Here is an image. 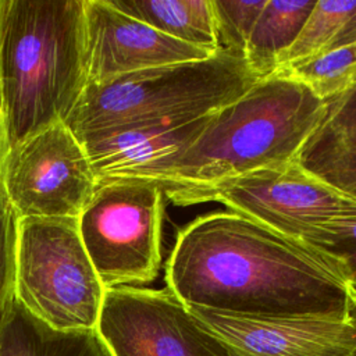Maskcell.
Here are the masks:
<instances>
[{
  "mask_svg": "<svg viewBox=\"0 0 356 356\" xmlns=\"http://www.w3.org/2000/svg\"><path fill=\"white\" fill-rule=\"evenodd\" d=\"M165 284L188 307L257 317L345 320L352 291L332 257L231 210L179 229Z\"/></svg>",
  "mask_w": 356,
  "mask_h": 356,
  "instance_id": "cell-1",
  "label": "cell"
},
{
  "mask_svg": "<svg viewBox=\"0 0 356 356\" xmlns=\"http://www.w3.org/2000/svg\"><path fill=\"white\" fill-rule=\"evenodd\" d=\"M325 113L299 79L275 71L216 110L200 135L175 159L160 186L177 206L196 204L210 186L296 160Z\"/></svg>",
  "mask_w": 356,
  "mask_h": 356,
  "instance_id": "cell-2",
  "label": "cell"
},
{
  "mask_svg": "<svg viewBox=\"0 0 356 356\" xmlns=\"http://www.w3.org/2000/svg\"><path fill=\"white\" fill-rule=\"evenodd\" d=\"M86 83L85 0H1L0 110L8 147L64 122Z\"/></svg>",
  "mask_w": 356,
  "mask_h": 356,
  "instance_id": "cell-3",
  "label": "cell"
},
{
  "mask_svg": "<svg viewBox=\"0 0 356 356\" xmlns=\"http://www.w3.org/2000/svg\"><path fill=\"white\" fill-rule=\"evenodd\" d=\"M257 81L245 58L220 49L203 60L89 82L64 124L81 142L110 128L196 118L239 99Z\"/></svg>",
  "mask_w": 356,
  "mask_h": 356,
  "instance_id": "cell-4",
  "label": "cell"
},
{
  "mask_svg": "<svg viewBox=\"0 0 356 356\" xmlns=\"http://www.w3.org/2000/svg\"><path fill=\"white\" fill-rule=\"evenodd\" d=\"M104 292L78 218L18 220L14 296L32 316L58 331H95Z\"/></svg>",
  "mask_w": 356,
  "mask_h": 356,
  "instance_id": "cell-5",
  "label": "cell"
},
{
  "mask_svg": "<svg viewBox=\"0 0 356 356\" xmlns=\"http://www.w3.org/2000/svg\"><path fill=\"white\" fill-rule=\"evenodd\" d=\"M163 217L164 191L157 182H96L78 217V229L104 288L140 286L157 277Z\"/></svg>",
  "mask_w": 356,
  "mask_h": 356,
  "instance_id": "cell-6",
  "label": "cell"
},
{
  "mask_svg": "<svg viewBox=\"0 0 356 356\" xmlns=\"http://www.w3.org/2000/svg\"><path fill=\"white\" fill-rule=\"evenodd\" d=\"M218 202L303 243L321 227L356 217V200L316 178L300 164L266 167L222 181L197 203Z\"/></svg>",
  "mask_w": 356,
  "mask_h": 356,
  "instance_id": "cell-7",
  "label": "cell"
},
{
  "mask_svg": "<svg viewBox=\"0 0 356 356\" xmlns=\"http://www.w3.org/2000/svg\"><path fill=\"white\" fill-rule=\"evenodd\" d=\"M95 331L108 356H229L168 288H106Z\"/></svg>",
  "mask_w": 356,
  "mask_h": 356,
  "instance_id": "cell-8",
  "label": "cell"
},
{
  "mask_svg": "<svg viewBox=\"0 0 356 356\" xmlns=\"http://www.w3.org/2000/svg\"><path fill=\"white\" fill-rule=\"evenodd\" d=\"M1 186L17 218H78L96 178L82 143L64 122H56L6 156Z\"/></svg>",
  "mask_w": 356,
  "mask_h": 356,
  "instance_id": "cell-9",
  "label": "cell"
},
{
  "mask_svg": "<svg viewBox=\"0 0 356 356\" xmlns=\"http://www.w3.org/2000/svg\"><path fill=\"white\" fill-rule=\"evenodd\" d=\"M229 356H352L356 321L317 317H257L189 307Z\"/></svg>",
  "mask_w": 356,
  "mask_h": 356,
  "instance_id": "cell-10",
  "label": "cell"
},
{
  "mask_svg": "<svg viewBox=\"0 0 356 356\" xmlns=\"http://www.w3.org/2000/svg\"><path fill=\"white\" fill-rule=\"evenodd\" d=\"M88 83L214 54L124 14L108 0H85Z\"/></svg>",
  "mask_w": 356,
  "mask_h": 356,
  "instance_id": "cell-11",
  "label": "cell"
},
{
  "mask_svg": "<svg viewBox=\"0 0 356 356\" xmlns=\"http://www.w3.org/2000/svg\"><path fill=\"white\" fill-rule=\"evenodd\" d=\"M213 113L110 128L82 139L96 182L145 179L160 185L164 172L200 135Z\"/></svg>",
  "mask_w": 356,
  "mask_h": 356,
  "instance_id": "cell-12",
  "label": "cell"
},
{
  "mask_svg": "<svg viewBox=\"0 0 356 356\" xmlns=\"http://www.w3.org/2000/svg\"><path fill=\"white\" fill-rule=\"evenodd\" d=\"M303 170L356 200V92L325 100V113L300 149Z\"/></svg>",
  "mask_w": 356,
  "mask_h": 356,
  "instance_id": "cell-13",
  "label": "cell"
},
{
  "mask_svg": "<svg viewBox=\"0 0 356 356\" xmlns=\"http://www.w3.org/2000/svg\"><path fill=\"white\" fill-rule=\"evenodd\" d=\"M0 356H108L96 331H58L14 296L0 318Z\"/></svg>",
  "mask_w": 356,
  "mask_h": 356,
  "instance_id": "cell-14",
  "label": "cell"
},
{
  "mask_svg": "<svg viewBox=\"0 0 356 356\" xmlns=\"http://www.w3.org/2000/svg\"><path fill=\"white\" fill-rule=\"evenodd\" d=\"M124 14L165 36L218 51L211 0H108Z\"/></svg>",
  "mask_w": 356,
  "mask_h": 356,
  "instance_id": "cell-15",
  "label": "cell"
},
{
  "mask_svg": "<svg viewBox=\"0 0 356 356\" xmlns=\"http://www.w3.org/2000/svg\"><path fill=\"white\" fill-rule=\"evenodd\" d=\"M316 1H266L245 50V60L259 79L277 71L282 54L299 36Z\"/></svg>",
  "mask_w": 356,
  "mask_h": 356,
  "instance_id": "cell-16",
  "label": "cell"
},
{
  "mask_svg": "<svg viewBox=\"0 0 356 356\" xmlns=\"http://www.w3.org/2000/svg\"><path fill=\"white\" fill-rule=\"evenodd\" d=\"M352 44H356V0H317L277 71Z\"/></svg>",
  "mask_w": 356,
  "mask_h": 356,
  "instance_id": "cell-17",
  "label": "cell"
},
{
  "mask_svg": "<svg viewBox=\"0 0 356 356\" xmlns=\"http://www.w3.org/2000/svg\"><path fill=\"white\" fill-rule=\"evenodd\" d=\"M303 82L323 100L348 90L356 81V44L341 47L280 70Z\"/></svg>",
  "mask_w": 356,
  "mask_h": 356,
  "instance_id": "cell-18",
  "label": "cell"
},
{
  "mask_svg": "<svg viewBox=\"0 0 356 356\" xmlns=\"http://www.w3.org/2000/svg\"><path fill=\"white\" fill-rule=\"evenodd\" d=\"M267 0H211L220 49L245 58V50Z\"/></svg>",
  "mask_w": 356,
  "mask_h": 356,
  "instance_id": "cell-19",
  "label": "cell"
},
{
  "mask_svg": "<svg viewBox=\"0 0 356 356\" xmlns=\"http://www.w3.org/2000/svg\"><path fill=\"white\" fill-rule=\"evenodd\" d=\"M305 243L332 257L356 291V217L321 227Z\"/></svg>",
  "mask_w": 356,
  "mask_h": 356,
  "instance_id": "cell-20",
  "label": "cell"
},
{
  "mask_svg": "<svg viewBox=\"0 0 356 356\" xmlns=\"http://www.w3.org/2000/svg\"><path fill=\"white\" fill-rule=\"evenodd\" d=\"M18 218L0 186V318L14 298Z\"/></svg>",
  "mask_w": 356,
  "mask_h": 356,
  "instance_id": "cell-21",
  "label": "cell"
},
{
  "mask_svg": "<svg viewBox=\"0 0 356 356\" xmlns=\"http://www.w3.org/2000/svg\"><path fill=\"white\" fill-rule=\"evenodd\" d=\"M8 142H7V134H6V127H4V120L3 114L0 110V186H1V177H3V167L6 161V156L8 153Z\"/></svg>",
  "mask_w": 356,
  "mask_h": 356,
  "instance_id": "cell-22",
  "label": "cell"
},
{
  "mask_svg": "<svg viewBox=\"0 0 356 356\" xmlns=\"http://www.w3.org/2000/svg\"><path fill=\"white\" fill-rule=\"evenodd\" d=\"M348 316L356 321V291H355V289H352V291H350V299H349V313H348ZM352 356H356V350H355V353H353Z\"/></svg>",
  "mask_w": 356,
  "mask_h": 356,
  "instance_id": "cell-23",
  "label": "cell"
},
{
  "mask_svg": "<svg viewBox=\"0 0 356 356\" xmlns=\"http://www.w3.org/2000/svg\"><path fill=\"white\" fill-rule=\"evenodd\" d=\"M348 90H353V92H356V81H355V83H353Z\"/></svg>",
  "mask_w": 356,
  "mask_h": 356,
  "instance_id": "cell-24",
  "label": "cell"
},
{
  "mask_svg": "<svg viewBox=\"0 0 356 356\" xmlns=\"http://www.w3.org/2000/svg\"><path fill=\"white\" fill-rule=\"evenodd\" d=\"M0 17H1V0H0Z\"/></svg>",
  "mask_w": 356,
  "mask_h": 356,
  "instance_id": "cell-25",
  "label": "cell"
}]
</instances>
